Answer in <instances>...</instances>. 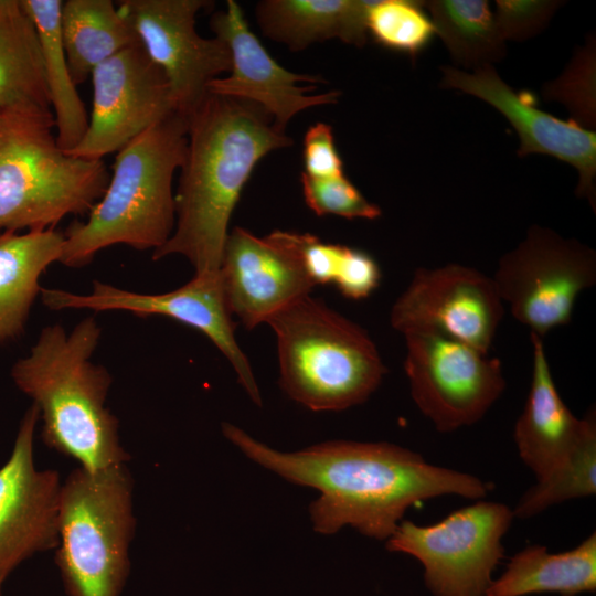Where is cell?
<instances>
[{
	"label": "cell",
	"mask_w": 596,
	"mask_h": 596,
	"mask_svg": "<svg viewBox=\"0 0 596 596\" xmlns=\"http://www.w3.org/2000/svg\"><path fill=\"white\" fill-rule=\"evenodd\" d=\"M222 433L260 467L320 492L309 514L321 534L351 526L386 541L413 505L443 496L476 501L490 489L471 473L432 465L421 454L387 441L329 440L286 453L231 423L222 424Z\"/></svg>",
	"instance_id": "1"
},
{
	"label": "cell",
	"mask_w": 596,
	"mask_h": 596,
	"mask_svg": "<svg viewBox=\"0 0 596 596\" xmlns=\"http://www.w3.org/2000/svg\"><path fill=\"white\" fill-rule=\"evenodd\" d=\"M291 143L259 107L209 93L188 119L174 228L152 259L181 255L195 274L220 272L230 219L253 169Z\"/></svg>",
	"instance_id": "2"
},
{
	"label": "cell",
	"mask_w": 596,
	"mask_h": 596,
	"mask_svg": "<svg viewBox=\"0 0 596 596\" xmlns=\"http://www.w3.org/2000/svg\"><path fill=\"white\" fill-rule=\"evenodd\" d=\"M100 336L93 316L70 332L61 323L46 326L11 368L13 383L39 409L45 446L89 472L130 460L118 418L105 406L113 377L91 360Z\"/></svg>",
	"instance_id": "3"
},
{
	"label": "cell",
	"mask_w": 596,
	"mask_h": 596,
	"mask_svg": "<svg viewBox=\"0 0 596 596\" xmlns=\"http://www.w3.org/2000/svg\"><path fill=\"white\" fill-rule=\"evenodd\" d=\"M188 119L173 113L123 147L108 185L86 221H73L64 234L60 263L83 267L109 246L156 251L175 224L174 172L183 164Z\"/></svg>",
	"instance_id": "4"
},
{
	"label": "cell",
	"mask_w": 596,
	"mask_h": 596,
	"mask_svg": "<svg viewBox=\"0 0 596 596\" xmlns=\"http://www.w3.org/2000/svg\"><path fill=\"white\" fill-rule=\"evenodd\" d=\"M50 107L0 108V230L54 228L67 215L88 214L110 173L102 159L66 153L53 134Z\"/></svg>",
	"instance_id": "5"
},
{
	"label": "cell",
	"mask_w": 596,
	"mask_h": 596,
	"mask_svg": "<svg viewBox=\"0 0 596 596\" xmlns=\"http://www.w3.org/2000/svg\"><path fill=\"white\" fill-rule=\"evenodd\" d=\"M275 331L279 384L305 407L343 411L364 403L386 368L369 333L307 295L267 322Z\"/></svg>",
	"instance_id": "6"
},
{
	"label": "cell",
	"mask_w": 596,
	"mask_h": 596,
	"mask_svg": "<svg viewBox=\"0 0 596 596\" xmlns=\"http://www.w3.org/2000/svg\"><path fill=\"white\" fill-rule=\"evenodd\" d=\"M134 479L126 464L73 469L61 485L55 564L67 596H120L136 531Z\"/></svg>",
	"instance_id": "7"
},
{
	"label": "cell",
	"mask_w": 596,
	"mask_h": 596,
	"mask_svg": "<svg viewBox=\"0 0 596 596\" xmlns=\"http://www.w3.org/2000/svg\"><path fill=\"white\" fill-rule=\"evenodd\" d=\"M514 519L505 503L476 500L430 525L403 520L386 550L416 558L433 596H487Z\"/></svg>",
	"instance_id": "8"
},
{
	"label": "cell",
	"mask_w": 596,
	"mask_h": 596,
	"mask_svg": "<svg viewBox=\"0 0 596 596\" xmlns=\"http://www.w3.org/2000/svg\"><path fill=\"white\" fill-rule=\"evenodd\" d=\"M512 316L540 338L567 324L578 296L596 283V253L575 238L532 225L492 277Z\"/></svg>",
	"instance_id": "9"
},
{
	"label": "cell",
	"mask_w": 596,
	"mask_h": 596,
	"mask_svg": "<svg viewBox=\"0 0 596 596\" xmlns=\"http://www.w3.org/2000/svg\"><path fill=\"white\" fill-rule=\"evenodd\" d=\"M404 337L411 396L439 433L478 423L505 390L499 359L437 333Z\"/></svg>",
	"instance_id": "10"
},
{
	"label": "cell",
	"mask_w": 596,
	"mask_h": 596,
	"mask_svg": "<svg viewBox=\"0 0 596 596\" xmlns=\"http://www.w3.org/2000/svg\"><path fill=\"white\" fill-rule=\"evenodd\" d=\"M43 305L51 310L88 309L128 311L136 316H163L205 334L232 364L238 382L256 405L262 396L247 356L234 336L220 272L194 274L185 285L164 294H140L95 280L89 294L41 288Z\"/></svg>",
	"instance_id": "11"
},
{
	"label": "cell",
	"mask_w": 596,
	"mask_h": 596,
	"mask_svg": "<svg viewBox=\"0 0 596 596\" xmlns=\"http://www.w3.org/2000/svg\"><path fill=\"white\" fill-rule=\"evenodd\" d=\"M205 0H123L117 7L151 61L164 73L175 110L187 119L209 94L210 82L231 70V55L219 38L195 30Z\"/></svg>",
	"instance_id": "12"
},
{
	"label": "cell",
	"mask_w": 596,
	"mask_h": 596,
	"mask_svg": "<svg viewBox=\"0 0 596 596\" xmlns=\"http://www.w3.org/2000/svg\"><path fill=\"white\" fill-rule=\"evenodd\" d=\"M503 313L492 277L447 264L415 270L392 307L390 322L403 334L437 333L488 353Z\"/></svg>",
	"instance_id": "13"
},
{
	"label": "cell",
	"mask_w": 596,
	"mask_h": 596,
	"mask_svg": "<svg viewBox=\"0 0 596 596\" xmlns=\"http://www.w3.org/2000/svg\"><path fill=\"white\" fill-rule=\"evenodd\" d=\"M93 108L79 143L66 152L99 160L119 151L149 127L175 113L169 82L141 44H132L91 74Z\"/></svg>",
	"instance_id": "14"
},
{
	"label": "cell",
	"mask_w": 596,
	"mask_h": 596,
	"mask_svg": "<svg viewBox=\"0 0 596 596\" xmlns=\"http://www.w3.org/2000/svg\"><path fill=\"white\" fill-rule=\"evenodd\" d=\"M40 421L34 404L25 411L11 455L0 467V596L9 575L25 560L55 550L61 477L34 462Z\"/></svg>",
	"instance_id": "15"
},
{
	"label": "cell",
	"mask_w": 596,
	"mask_h": 596,
	"mask_svg": "<svg viewBox=\"0 0 596 596\" xmlns=\"http://www.w3.org/2000/svg\"><path fill=\"white\" fill-rule=\"evenodd\" d=\"M231 316L253 329L310 295L315 287L296 248L292 232L257 237L236 226L228 233L220 268Z\"/></svg>",
	"instance_id": "16"
},
{
	"label": "cell",
	"mask_w": 596,
	"mask_h": 596,
	"mask_svg": "<svg viewBox=\"0 0 596 596\" xmlns=\"http://www.w3.org/2000/svg\"><path fill=\"white\" fill-rule=\"evenodd\" d=\"M211 28L230 51L231 70L228 76L210 82L209 93L259 107L283 131L299 111L336 103L340 96L336 91L309 94L326 81L279 65L251 31L237 2L228 0L226 9L212 17Z\"/></svg>",
	"instance_id": "17"
},
{
	"label": "cell",
	"mask_w": 596,
	"mask_h": 596,
	"mask_svg": "<svg viewBox=\"0 0 596 596\" xmlns=\"http://www.w3.org/2000/svg\"><path fill=\"white\" fill-rule=\"evenodd\" d=\"M441 87L473 95L494 107L515 129L518 155L539 153L574 167L579 175L576 193L595 210L596 134L575 120L557 118L518 94L501 79L492 65L466 72L443 67Z\"/></svg>",
	"instance_id": "18"
},
{
	"label": "cell",
	"mask_w": 596,
	"mask_h": 596,
	"mask_svg": "<svg viewBox=\"0 0 596 596\" xmlns=\"http://www.w3.org/2000/svg\"><path fill=\"white\" fill-rule=\"evenodd\" d=\"M532 375L513 439L522 462L539 479L565 459L596 425L595 412L576 417L554 383L542 338L530 333Z\"/></svg>",
	"instance_id": "19"
},
{
	"label": "cell",
	"mask_w": 596,
	"mask_h": 596,
	"mask_svg": "<svg viewBox=\"0 0 596 596\" xmlns=\"http://www.w3.org/2000/svg\"><path fill=\"white\" fill-rule=\"evenodd\" d=\"M64 234L55 228L0 234V344L23 332L40 295V277L60 262Z\"/></svg>",
	"instance_id": "20"
},
{
	"label": "cell",
	"mask_w": 596,
	"mask_h": 596,
	"mask_svg": "<svg viewBox=\"0 0 596 596\" xmlns=\"http://www.w3.org/2000/svg\"><path fill=\"white\" fill-rule=\"evenodd\" d=\"M363 0H265L256 15L264 34L300 51L315 42L339 39L362 46L368 40Z\"/></svg>",
	"instance_id": "21"
},
{
	"label": "cell",
	"mask_w": 596,
	"mask_h": 596,
	"mask_svg": "<svg viewBox=\"0 0 596 596\" xmlns=\"http://www.w3.org/2000/svg\"><path fill=\"white\" fill-rule=\"evenodd\" d=\"M596 590V533L575 547L552 553L532 544L514 554L493 578L487 596L557 594L577 596Z\"/></svg>",
	"instance_id": "22"
},
{
	"label": "cell",
	"mask_w": 596,
	"mask_h": 596,
	"mask_svg": "<svg viewBox=\"0 0 596 596\" xmlns=\"http://www.w3.org/2000/svg\"><path fill=\"white\" fill-rule=\"evenodd\" d=\"M61 36L76 85L100 63L139 42L127 19L110 0L63 1Z\"/></svg>",
	"instance_id": "23"
},
{
	"label": "cell",
	"mask_w": 596,
	"mask_h": 596,
	"mask_svg": "<svg viewBox=\"0 0 596 596\" xmlns=\"http://www.w3.org/2000/svg\"><path fill=\"white\" fill-rule=\"evenodd\" d=\"M61 0H21L32 20L43 60L50 105L53 107L56 140L65 152L74 149L88 128L85 106L76 89L61 36Z\"/></svg>",
	"instance_id": "24"
},
{
	"label": "cell",
	"mask_w": 596,
	"mask_h": 596,
	"mask_svg": "<svg viewBox=\"0 0 596 596\" xmlns=\"http://www.w3.org/2000/svg\"><path fill=\"white\" fill-rule=\"evenodd\" d=\"M50 107L38 34L21 0H0V108Z\"/></svg>",
	"instance_id": "25"
},
{
	"label": "cell",
	"mask_w": 596,
	"mask_h": 596,
	"mask_svg": "<svg viewBox=\"0 0 596 596\" xmlns=\"http://www.w3.org/2000/svg\"><path fill=\"white\" fill-rule=\"evenodd\" d=\"M423 4L456 64L473 71L504 57L505 40L488 1L433 0Z\"/></svg>",
	"instance_id": "26"
},
{
	"label": "cell",
	"mask_w": 596,
	"mask_h": 596,
	"mask_svg": "<svg viewBox=\"0 0 596 596\" xmlns=\"http://www.w3.org/2000/svg\"><path fill=\"white\" fill-rule=\"evenodd\" d=\"M596 493V425L576 448L536 483L514 507V518L526 520L562 502Z\"/></svg>",
	"instance_id": "27"
},
{
	"label": "cell",
	"mask_w": 596,
	"mask_h": 596,
	"mask_svg": "<svg viewBox=\"0 0 596 596\" xmlns=\"http://www.w3.org/2000/svg\"><path fill=\"white\" fill-rule=\"evenodd\" d=\"M366 31L380 45L416 56L433 40L435 25L423 1H369Z\"/></svg>",
	"instance_id": "28"
},
{
	"label": "cell",
	"mask_w": 596,
	"mask_h": 596,
	"mask_svg": "<svg viewBox=\"0 0 596 596\" xmlns=\"http://www.w3.org/2000/svg\"><path fill=\"white\" fill-rule=\"evenodd\" d=\"M301 184L306 204L318 216L334 214L350 220L381 216V209L368 201L344 175L321 179L302 172Z\"/></svg>",
	"instance_id": "29"
},
{
	"label": "cell",
	"mask_w": 596,
	"mask_h": 596,
	"mask_svg": "<svg viewBox=\"0 0 596 596\" xmlns=\"http://www.w3.org/2000/svg\"><path fill=\"white\" fill-rule=\"evenodd\" d=\"M560 3L558 1L497 0L494 18L505 41H523L545 28Z\"/></svg>",
	"instance_id": "30"
},
{
	"label": "cell",
	"mask_w": 596,
	"mask_h": 596,
	"mask_svg": "<svg viewBox=\"0 0 596 596\" xmlns=\"http://www.w3.org/2000/svg\"><path fill=\"white\" fill-rule=\"evenodd\" d=\"M305 174L312 178H338L343 162L337 151L332 129L324 123L311 126L304 138Z\"/></svg>",
	"instance_id": "31"
}]
</instances>
